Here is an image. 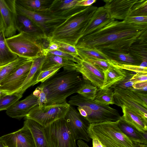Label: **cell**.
Masks as SVG:
<instances>
[{
	"label": "cell",
	"mask_w": 147,
	"mask_h": 147,
	"mask_svg": "<svg viewBox=\"0 0 147 147\" xmlns=\"http://www.w3.org/2000/svg\"><path fill=\"white\" fill-rule=\"evenodd\" d=\"M131 81L134 83L147 81V73L139 72L136 73L131 78Z\"/></svg>",
	"instance_id": "obj_45"
},
{
	"label": "cell",
	"mask_w": 147,
	"mask_h": 147,
	"mask_svg": "<svg viewBox=\"0 0 147 147\" xmlns=\"http://www.w3.org/2000/svg\"><path fill=\"white\" fill-rule=\"evenodd\" d=\"M76 63L74 61L62 57L47 54L42 65L41 71L55 66H61L64 70H76Z\"/></svg>",
	"instance_id": "obj_22"
},
{
	"label": "cell",
	"mask_w": 147,
	"mask_h": 147,
	"mask_svg": "<svg viewBox=\"0 0 147 147\" xmlns=\"http://www.w3.org/2000/svg\"><path fill=\"white\" fill-rule=\"evenodd\" d=\"M77 144L78 147H90L87 143L82 140H78Z\"/></svg>",
	"instance_id": "obj_50"
},
{
	"label": "cell",
	"mask_w": 147,
	"mask_h": 147,
	"mask_svg": "<svg viewBox=\"0 0 147 147\" xmlns=\"http://www.w3.org/2000/svg\"><path fill=\"white\" fill-rule=\"evenodd\" d=\"M68 103L77 106L80 114L90 124L117 121L121 117L117 110L109 105L99 104L79 94L71 97Z\"/></svg>",
	"instance_id": "obj_6"
},
{
	"label": "cell",
	"mask_w": 147,
	"mask_h": 147,
	"mask_svg": "<svg viewBox=\"0 0 147 147\" xmlns=\"http://www.w3.org/2000/svg\"><path fill=\"white\" fill-rule=\"evenodd\" d=\"M85 80L76 70H64L56 73L39 86L46 95L47 102L45 105L66 102L68 96L77 92Z\"/></svg>",
	"instance_id": "obj_2"
},
{
	"label": "cell",
	"mask_w": 147,
	"mask_h": 147,
	"mask_svg": "<svg viewBox=\"0 0 147 147\" xmlns=\"http://www.w3.org/2000/svg\"><path fill=\"white\" fill-rule=\"evenodd\" d=\"M3 67H0V70ZM3 94L0 91V97Z\"/></svg>",
	"instance_id": "obj_54"
},
{
	"label": "cell",
	"mask_w": 147,
	"mask_h": 147,
	"mask_svg": "<svg viewBox=\"0 0 147 147\" xmlns=\"http://www.w3.org/2000/svg\"><path fill=\"white\" fill-rule=\"evenodd\" d=\"M147 61H142L140 66L142 67H147Z\"/></svg>",
	"instance_id": "obj_52"
},
{
	"label": "cell",
	"mask_w": 147,
	"mask_h": 147,
	"mask_svg": "<svg viewBox=\"0 0 147 147\" xmlns=\"http://www.w3.org/2000/svg\"><path fill=\"white\" fill-rule=\"evenodd\" d=\"M0 147H5V146L3 141L2 139L0 140Z\"/></svg>",
	"instance_id": "obj_53"
},
{
	"label": "cell",
	"mask_w": 147,
	"mask_h": 147,
	"mask_svg": "<svg viewBox=\"0 0 147 147\" xmlns=\"http://www.w3.org/2000/svg\"><path fill=\"white\" fill-rule=\"evenodd\" d=\"M4 31L0 33V67L5 66L16 59L18 57L7 46Z\"/></svg>",
	"instance_id": "obj_27"
},
{
	"label": "cell",
	"mask_w": 147,
	"mask_h": 147,
	"mask_svg": "<svg viewBox=\"0 0 147 147\" xmlns=\"http://www.w3.org/2000/svg\"><path fill=\"white\" fill-rule=\"evenodd\" d=\"M111 19L104 6L97 8L86 28L82 36L92 32L102 24Z\"/></svg>",
	"instance_id": "obj_25"
},
{
	"label": "cell",
	"mask_w": 147,
	"mask_h": 147,
	"mask_svg": "<svg viewBox=\"0 0 147 147\" xmlns=\"http://www.w3.org/2000/svg\"><path fill=\"white\" fill-rule=\"evenodd\" d=\"M62 67L61 66H55L46 70L41 71L38 75L34 85L39 82H43L54 74L57 73Z\"/></svg>",
	"instance_id": "obj_39"
},
{
	"label": "cell",
	"mask_w": 147,
	"mask_h": 147,
	"mask_svg": "<svg viewBox=\"0 0 147 147\" xmlns=\"http://www.w3.org/2000/svg\"><path fill=\"white\" fill-rule=\"evenodd\" d=\"M103 73V83L102 86L100 88L102 89L110 88L113 85L123 79L126 76V70L112 64L106 70L104 71Z\"/></svg>",
	"instance_id": "obj_23"
},
{
	"label": "cell",
	"mask_w": 147,
	"mask_h": 147,
	"mask_svg": "<svg viewBox=\"0 0 147 147\" xmlns=\"http://www.w3.org/2000/svg\"><path fill=\"white\" fill-rule=\"evenodd\" d=\"M119 120L90 124L88 132L91 139L96 138L103 147H147V145L135 142L120 130Z\"/></svg>",
	"instance_id": "obj_4"
},
{
	"label": "cell",
	"mask_w": 147,
	"mask_h": 147,
	"mask_svg": "<svg viewBox=\"0 0 147 147\" xmlns=\"http://www.w3.org/2000/svg\"><path fill=\"white\" fill-rule=\"evenodd\" d=\"M18 23L22 25L20 28L19 31L34 32H39L38 30H40L30 20L24 16L18 14Z\"/></svg>",
	"instance_id": "obj_36"
},
{
	"label": "cell",
	"mask_w": 147,
	"mask_h": 147,
	"mask_svg": "<svg viewBox=\"0 0 147 147\" xmlns=\"http://www.w3.org/2000/svg\"><path fill=\"white\" fill-rule=\"evenodd\" d=\"M147 24H135L111 19L82 36L77 49H94L105 53H128L134 44L147 41Z\"/></svg>",
	"instance_id": "obj_1"
},
{
	"label": "cell",
	"mask_w": 147,
	"mask_h": 147,
	"mask_svg": "<svg viewBox=\"0 0 147 147\" xmlns=\"http://www.w3.org/2000/svg\"><path fill=\"white\" fill-rule=\"evenodd\" d=\"M32 59L28 58L18 57L16 59L3 67L0 70V83L4 79L20 66Z\"/></svg>",
	"instance_id": "obj_28"
},
{
	"label": "cell",
	"mask_w": 147,
	"mask_h": 147,
	"mask_svg": "<svg viewBox=\"0 0 147 147\" xmlns=\"http://www.w3.org/2000/svg\"><path fill=\"white\" fill-rule=\"evenodd\" d=\"M38 98L32 93L24 99L17 101L6 110L9 117L18 119L25 117L30 111L38 105Z\"/></svg>",
	"instance_id": "obj_17"
},
{
	"label": "cell",
	"mask_w": 147,
	"mask_h": 147,
	"mask_svg": "<svg viewBox=\"0 0 147 147\" xmlns=\"http://www.w3.org/2000/svg\"><path fill=\"white\" fill-rule=\"evenodd\" d=\"M70 105L66 102L60 104L36 105L25 117L34 120L44 127L64 118Z\"/></svg>",
	"instance_id": "obj_9"
},
{
	"label": "cell",
	"mask_w": 147,
	"mask_h": 147,
	"mask_svg": "<svg viewBox=\"0 0 147 147\" xmlns=\"http://www.w3.org/2000/svg\"><path fill=\"white\" fill-rule=\"evenodd\" d=\"M130 23L135 24H147V16H128L125 20Z\"/></svg>",
	"instance_id": "obj_44"
},
{
	"label": "cell",
	"mask_w": 147,
	"mask_h": 147,
	"mask_svg": "<svg viewBox=\"0 0 147 147\" xmlns=\"http://www.w3.org/2000/svg\"><path fill=\"white\" fill-rule=\"evenodd\" d=\"M114 104L121 107L124 106L134 111L147 120V105L132 90L114 89Z\"/></svg>",
	"instance_id": "obj_10"
},
{
	"label": "cell",
	"mask_w": 147,
	"mask_h": 147,
	"mask_svg": "<svg viewBox=\"0 0 147 147\" xmlns=\"http://www.w3.org/2000/svg\"><path fill=\"white\" fill-rule=\"evenodd\" d=\"M92 147H103L100 142L96 138L92 139Z\"/></svg>",
	"instance_id": "obj_49"
},
{
	"label": "cell",
	"mask_w": 147,
	"mask_h": 147,
	"mask_svg": "<svg viewBox=\"0 0 147 147\" xmlns=\"http://www.w3.org/2000/svg\"><path fill=\"white\" fill-rule=\"evenodd\" d=\"M16 2L25 8L34 11H50L53 1L49 0H16Z\"/></svg>",
	"instance_id": "obj_26"
},
{
	"label": "cell",
	"mask_w": 147,
	"mask_h": 147,
	"mask_svg": "<svg viewBox=\"0 0 147 147\" xmlns=\"http://www.w3.org/2000/svg\"><path fill=\"white\" fill-rule=\"evenodd\" d=\"M126 76L122 80L113 85L110 88L113 89H126L133 88L134 83L131 81V79L134 75L133 72L126 70Z\"/></svg>",
	"instance_id": "obj_37"
},
{
	"label": "cell",
	"mask_w": 147,
	"mask_h": 147,
	"mask_svg": "<svg viewBox=\"0 0 147 147\" xmlns=\"http://www.w3.org/2000/svg\"><path fill=\"white\" fill-rule=\"evenodd\" d=\"M46 55H42L33 59L32 64L28 76L20 89L16 92L22 96L26 90L33 86L41 71V68Z\"/></svg>",
	"instance_id": "obj_19"
},
{
	"label": "cell",
	"mask_w": 147,
	"mask_h": 147,
	"mask_svg": "<svg viewBox=\"0 0 147 147\" xmlns=\"http://www.w3.org/2000/svg\"><path fill=\"white\" fill-rule=\"evenodd\" d=\"M96 1V0H78L76 5L85 7H88L92 5Z\"/></svg>",
	"instance_id": "obj_47"
},
{
	"label": "cell",
	"mask_w": 147,
	"mask_h": 147,
	"mask_svg": "<svg viewBox=\"0 0 147 147\" xmlns=\"http://www.w3.org/2000/svg\"><path fill=\"white\" fill-rule=\"evenodd\" d=\"M48 54L58 56L71 60L77 63L78 61L79 57H75L73 55L68 54L59 50H57L51 51Z\"/></svg>",
	"instance_id": "obj_43"
},
{
	"label": "cell",
	"mask_w": 147,
	"mask_h": 147,
	"mask_svg": "<svg viewBox=\"0 0 147 147\" xmlns=\"http://www.w3.org/2000/svg\"><path fill=\"white\" fill-rule=\"evenodd\" d=\"M32 93L38 98V105L41 106L46 104L47 102L46 95L41 87H37Z\"/></svg>",
	"instance_id": "obj_41"
},
{
	"label": "cell",
	"mask_w": 147,
	"mask_h": 147,
	"mask_svg": "<svg viewBox=\"0 0 147 147\" xmlns=\"http://www.w3.org/2000/svg\"><path fill=\"white\" fill-rule=\"evenodd\" d=\"M147 16V0H137L132 6L129 16Z\"/></svg>",
	"instance_id": "obj_35"
},
{
	"label": "cell",
	"mask_w": 147,
	"mask_h": 147,
	"mask_svg": "<svg viewBox=\"0 0 147 147\" xmlns=\"http://www.w3.org/2000/svg\"><path fill=\"white\" fill-rule=\"evenodd\" d=\"M2 138L1 137H0V140Z\"/></svg>",
	"instance_id": "obj_55"
},
{
	"label": "cell",
	"mask_w": 147,
	"mask_h": 147,
	"mask_svg": "<svg viewBox=\"0 0 147 147\" xmlns=\"http://www.w3.org/2000/svg\"><path fill=\"white\" fill-rule=\"evenodd\" d=\"M5 147H7V146H5Z\"/></svg>",
	"instance_id": "obj_56"
},
{
	"label": "cell",
	"mask_w": 147,
	"mask_h": 147,
	"mask_svg": "<svg viewBox=\"0 0 147 147\" xmlns=\"http://www.w3.org/2000/svg\"><path fill=\"white\" fill-rule=\"evenodd\" d=\"M97 8L91 5L75 12L47 36L52 41L75 46Z\"/></svg>",
	"instance_id": "obj_3"
},
{
	"label": "cell",
	"mask_w": 147,
	"mask_h": 147,
	"mask_svg": "<svg viewBox=\"0 0 147 147\" xmlns=\"http://www.w3.org/2000/svg\"><path fill=\"white\" fill-rule=\"evenodd\" d=\"M105 54L108 56L110 59L122 64L140 65L142 62L134 58L129 53H125L109 52Z\"/></svg>",
	"instance_id": "obj_29"
},
{
	"label": "cell",
	"mask_w": 147,
	"mask_h": 147,
	"mask_svg": "<svg viewBox=\"0 0 147 147\" xmlns=\"http://www.w3.org/2000/svg\"><path fill=\"white\" fill-rule=\"evenodd\" d=\"M32 59L22 65L4 79L0 83V91L5 94L15 93L20 89L31 67Z\"/></svg>",
	"instance_id": "obj_11"
},
{
	"label": "cell",
	"mask_w": 147,
	"mask_h": 147,
	"mask_svg": "<svg viewBox=\"0 0 147 147\" xmlns=\"http://www.w3.org/2000/svg\"><path fill=\"white\" fill-rule=\"evenodd\" d=\"M56 42L59 45L58 50L74 56L79 57V54L75 46L63 42Z\"/></svg>",
	"instance_id": "obj_40"
},
{
	"label": "cell",
	"mask_w": 147,
	"mask_h": 147,
	"mask_svg": "<svg viewBox=\"0 0 147 147\" xmlns=\"http://www.w3.org/2000/svg\"><path fill=\"white\" fill-rule=\"evenodd\" d=\"M135 59L142 62L147 61V41L133 44L128 53Z\"/></svg>",
	"instance_id": "obj_30"
},
{
	"label": "cell",
	"mask_w": 147,
	"mask_h": 147,
	"mask_svg": "<svg viewBox=\"0 0 147 147\" xmlns=\"http://www.w3.org/2000/svg\"><path fill=\"white\" fill-rule=\"evenodd\" d=\"M50 147H77L76 140L64 118L45 127Z\"/></svg>",
	"instance_id": "obj_7"
},
{
	"label": "cell",
	"mask_w": 147,
	"mask_h": 147,
	"mask_svg": "<svg viewBox=\"0 0 147 147\" xmlns=\"http://www.w3.org/2000/svg\"><path fill=\"white\" fill-rule=\"evenodd\" d=\"M25 119L24 123L30 130L35 147H50L46 136L45 127L34 120Z\"/></svg>",
	"instance_id": "obj_20"
},
{
	"label": "cell",
	"mask_w": 147,
	"mask_h": 147,
	"mask_svg": "<svg viewBox=\"0 0 147 147\" xmlns=\"http://www.w3.org/2000/svg\"><path fill=\"white\" fill-rule=\"evenodd\" d=\"M78 0L53 1L49 11L56 15L67 16L85 7L76 5Z\"/></svg>",
	"instance_id": "obj_18"
},
{
	"label": "cell",
	"mask_w": 147,
	"mask_h": 147,
	"mask_svg": "<svg viewBox=\"0 0 147 147\" xmlns=\"http://www.w3.org/2000/svg\"><path fill=\"white\" fill-rule=\"evenodd\" d=\"M113 89L109 88L107 89H98L94 100L99 104L109 105L114 104Z\"/></svg>",
	"instance_id": "obj_32"
},
{
	"label": "cell",
	"mask_w": 147,
	"mask_h": 147,
	"mask_svg": "<svg viewBox=\"0 0 147 147\" xmlns=\"http://www.w3.org/2000/svg\"><path fill=\"white\" fill-rule=\"evenodd\" d=\"M110 61L113 65L126 70L136 73L139 72L147 73V67H142L140 65L122 64L111 59H110Z\"/></svg>",
	"instance_id": "obj_38"
},
{
	"label": "cell",
	"mask_w": 147,
	"mask_h": 147,
	"mask_svg": "<svg viewBox=\"0 0 147 147\" xmlns=\"http://www.w3.org/2000/svg\"><path fill=\"white\" fill-rule=\"evenodd\" d=\"M69 128L76 140L89 142L90 137L88 129L90 123L74 107L70 105L64 117Z\"/></svg>",
	"instance_id": "obj_12"
},
{
	"label": "cell",
	"mask_w": 147,
	"mask_h": 147,
	"mask_svg": "<svg viewBox=\"0 0 147 147\" xmlns=\"http://www.w3.org/2000/svg\"><path fill=\"white\" fill-rule=\"evenodd\" d=\"M137 0H105L103 6L111 19L125 20Z\"/></svg>",
	"instance_id": "obj_16"
},
{
	"label": "cell",
	"mask_w": 147,
	"mask_h": 147,
	"mask_svg": "<svg viewBox=\"0 0 147 147\" xmlns=\"http://www.w3.org/2000/svg\"><path fill=\"white\" fill-rule=\"evenodd\" d=\"M47 37V34L39 32L20 31L17 34L6 38L5 42L10 50L18 57L33 59L44 55V44Z\"/></svg>",
	"instance_id": "obj_5"
},
{
	"label": "cell",
	"mask_w": 147,
	"mask_h": 147,
	"mask_svg": "<svg viewBox=\"0 0 147 147\" xmlns=\"http://www.w3.org/2000/svg\"><path fill=\"white\" fill-rule=\"evenodd\" d=\"M22 96L17 92L9 94H3L0 97V111L7 110Z\"/></svg>",
	"instance_id": "obj_34"
},
{
	"label": "cell",
	"mask_w": 147,
	"mask_h": 147,
	"mask_svg": "<svg viewBox=\"0 0 147 147\" xmlns=\"http://www.w3.org/2000/svg\"><path fill=\"white\" fill-rule=\"evenodd\" d=\"M79 57L82 59L87 60H107L110 59L106 55L94 49H77Z\"/></svg>",
	"instance_id": "obj_31"
},
{
	"label": "cell",
	"mask_w": 147,
	"mask_h": 147,
	"mask_svg": "<svg viewBox=\"0 0 147 147\" xmlns=\"http://www.w3.org/2000/svg\"><path fill=\"white\" fill-rule=\"evenodd\" d=\"M16 4V0H0V12L4 23L6 38L16 34L17 31H19Z\"/></svg>",
	"instance_id": "obj_13"
},
{
	"label": "cell",
	"mask_w": 147,
	"mask_h": 147,
	"mask_svg": "<svg viewBox=\"0 0 147 147\" xmlns=\"http://www.w3.org/2000/svg\"><path fill=\"white\" fill-rule=\"evenodd\" d=\"M1 137L7 147H35L31 133L24 123L19 130Z\"/></svg>",
	"instance_id": "obj_14"
},
{
	"label": "cell",
	"mask_w": 147,
	"mask_h": 147,
	"mask_svg": "<svg viewBox=\"0 0 147 147\" xmlns=\"http://www.w3.org/2000/svg\"><path fill=\"white\" fill-rule=\"evenodd\" d=\"M133 92H135L137 95L139 97V98L146 104L147 105V93L138 92L134 91L133 90Z\"/></svg>",
	"instance_id": "obj_48"
},
{
	"label": "cell",
	"mask_w": 147,
	"mask_h": 147,
	"mask_svg": "<svg viewBox=\"0 0 147 147\" xmlns=\"http://www.w3.org/2000/svg\"><path fill=\"white\" fill-rule=\"evenodd\" d=\"M118 126L121 131L132 141L147 145V133L143 134L127 124L121 118Z\"/></svg>",
	"instance_id": "obj_24"
},
{
	"label": "cell",
	"mask_w": 147,
	"mask_h": 147,
	"mask_svg": "<svg viewBox=\"0 0 147 147\" xmlns=\"http://www.w3.org/2000/svg\"><path fill=\"white\" fill-rule=\"evenodd\" d=\"M4 24L3 20L0 12V33L4 31Z\"/></svg>",
	"instance_id": "obj_51"
},
{
	"label": "cell",
	"mask_w": 147,
	"mask_h": 147,
	"mask_svg": "<svg viewBox=\"0 0 147 147\" xmlns=\"http://www.w3.org/2000/svg\"><path fill=\"white\" fill-rule=\"evenodd\" d=\"M59 48V45L57 42H54L51 40L48 47L46 49L44 50V54L46 55L49 52L58 50Z\"/></svg>",
	"instance_id": "obj_46"
},
{
	"label": "cell",
	"mask_w": 147,
	"mask_h": 147,
	"mask_svg": "<svg viewBox=\"0 0 147 147\" xmlns=\"http://www.w3.org/2000/svg\"><path fill=\"white\" fill-rule=\"evenodd\" d=\"M16 7L18 14L29 19L42 32L47 35L54 28L64 22L69 16H59L50 11H31L25 8L16 2Z\"/></svg>",
	"instance_id": "obj_8"
},
{
	"label": "cell",
	"mask_w": 147,
	"mask_h": 147,
	"mask_svg": "<svg viewBox=\"0 0 147 147\" xmlns=\"http://www.w3.org/2000/svg\"><path fill=\"white\" fill-rule=\"evenodd\" d=\"M98 90L97 87L85 80L77 93L86 98L94 100Z\"/></svg>",
	"instance_id": "obj_33"
},
{
	"label": "cell",
	"mask_w": 147,
	"mask_h": 147,
	"mask_svg": "<svg viewBox=\"0 0 147 147\" xmlns=\"http://www.w3.org/2000/svg\"><path fill=\"white\" fill-rule=\"evenodd\" d=\"M121 108L123 113L121 117L122 120L140 132L147 133V120L127 107L123 106Z\"/></svg>",
	"instance_id": "obj_21"
},
{
	"label": "cell",
	"mask_w": 147,
	"mask_h": 147,
	"mask_svg": "<svg viewBox=\"0 0 147 147\" xmlns=\"http://www.w3.org/2000/svg\"><path fill=\"white\" fill-rule=\"evenodd\" d=\"M76 70L80 72L85 79L94 86L100 88L104 80L103 71L86 60L79 58L76 63Z\"/></svg>",
	"instance_id": "obj_15"
},
{
	"label": "cell",
	"mask_w": 147,
	"mask_h": 147,
	"mask_svg": "<svg viewBox=\"0 0 147 147\" xmlns=\"http://www.w3.org/2000/svg\"><path fill=\"white\" fill-rule=\"evenodd\" d=\"M85 60L89 62L103 71L106 70L111 65V63L110 59L107 60H94L90 59Z\"/></svg>",
	"instance_id": "obj_42"
}]
</instances>
